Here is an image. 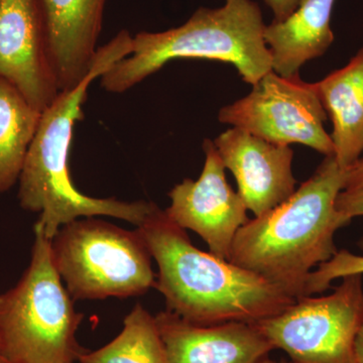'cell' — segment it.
Returning <instances> with one entry per match:
<instances>
[{"mask_svg":"<svg viewBox=\"0 0 363 363\" xmlns=\"http://www.w3.org/2000/svg\"><path fill=\"white\" fill-rule=\"evenodd\" d=\"M133 39L123 30L100 47L89 73L75 87L61 91L40 114L18 180V197L23 209L40 214L35 226L50 240L62 226L84 217H113L140 227L156 206L152 202L90 197L75 188L69 172L74 128L83 118L89 86L130 54Z\"/></svg>","mask_w":363,"mask_h":363,"instance_id":"cell-1","label":"cell"},{"mask_svg":"<svg viewBox=\"0 0 363 363\" xmlns=\"http://www.w3.org/2000/svg\"><path fill=\"white\" fill-rule=\"evenodd\" d=\"M138 231L156 260L155 288L164 296L167 311L186 321L255 323L296 301L255 272L196 247L157 205Z\"/></svg>","mask_w":363,"mask_h":363,"instance_id":"cell-2","label":"cell"},{"mask_svg":"<svg viewBox=\"0 0 363 363\" xmlns=\"http://www.w3.org/2000/svg\"><path fill=\"white\" fill-rule=\"evenodd\" d=\"M346 169L335 157H325L289 199L241 227L230 262L296 300L305 297L313 269L337 252L336 231L351 221L336 206L345 187Z\"/></svg>","mask_w":363,"mask_h":363,"instance_id":"cell-3","label":"cell"},{"mask_svg":"<svg viewBox=\"0 0 363 363\" xmlns=\"http://www.w3.org/2000/svg\"><path fill=\"white\" fill-rule=\"evenodd\" d=\"M264 28L262 9L253 0H226L218 9L200 7L178 28L138 33L130 54L100 77L101 87L111 93L125 92L179 59L230 64L245 83L255 85L272 71Z\"/></svg>","mask_w":363,"mask_h":363,"instance_id":"cell-4","label":"cell"},{"mask_svg":"<svg viewBox=\"0 0 363 363\" xmlns=\"http://www.w3.org/2000/svg\"><path fill=\"white\" fill-rule=\"evenodd\" d=\"M52 262L51 240L35 226L28 269L0 295V351L9 363H79L87 350L76 334L83 314Z\"/></svg>","mask_w":363,"mask_h":363,"instance_id":"cell-5","label":"cell"},{"mask_svg":"<svg viewBox=\"0 0 363 363\" xmlns=\"http://www.w3.org/2000/svg\"><path fill=\"white\" fill-rule=\"evenodd\" d=\"M97 217L72 221L51 240L52 262L72 298L135 297L155 288L152 255L138 229Z\"/></svg>","mask_w":363,"mask_h":363,"instance_id":"cell-6","label":"cell"},{"mask_svg":"<svg viewBox=\"0 0 363 363\" xmlns=\"http://www.w3.org/2000/svg\"><path fill=\"white\" fill-rule=\"evenodd\" d=\"M362 323V276L354 274L343 278L330 295L298 298L253 324L293 362L357 363L355 340Z\"/></svg>","mask_w":363,"mask_h":363,"instance_id":"cell-7","label":"cell"},{"mask_svg":"<svg viewBox=\"0 0 363 363\" xmlns=\"http://www.w3.org/2000/svg\"><path fill=\"white\" fill-rule=\"evenodd\" d=\"M326 111L313 83L300 76L285 78L269 71L247 96L225 105L218 121L279 145L300 143L325 157H334L331 135L325 130Z\"/></svg>","mask_w":363,"mask_h":363,"instance_id":"cell-8","label":"cell"},{"mask_svg":"<svg viewBox=\"0 0 363 363\" xmlns=\"http://www.w3.org/2000/svg\"><path fill=\"white\" fill-rule=\"evenodd\" d=\"M205 164L198 180L184 179L169 193L164 213L184 230L194 231L209 252L230 262L234 238L247 223V207L226 180L225 167L213 140L203 143Z\"/></svg>","mask_w":363,"mask_h":363,"instance_id":"cell-9","label":"cell"},{"mask_svg":"<svg viewBox=\"0 0 363 363\" xmlns=\"http://www.w3.org/2000/svg\"><path fill=\"white\" fill-rule=\"evenodd\" d=\"M0 79L40 112L58 96L37 0H0Z\"/></svg>","mask_w":363,"mask_h":363,"instance_id":"cell-10","label":"cell"},{"mask_svg":"<svg viewBox=\"0 0 363 363\" xmlns=\"http://www.w3.org/2000/svg\"><path fill=\"white\" fill-rule=\"evenodd\" d=\"M213 143L224 167L235 177L238 194L255 217L295 192L297 181L290 145L267 142L238 128L224 131Z\"/></svg>","mask_w":363,"mask_h":363,"instance_id":"cell-11","label":"cell"},{"mask_svg":"<svg viewBox=\"0 0 363 363\" xmlns=\"http://www.w3.org/2000/svg\"><path fill=\"white\" fill-rule=\"evenodd\" d=\"M48 59L59 91L89 73L98 49L106 0H37Z\"/></svg>","mask_w":363,"mask_h":363,"instance_id":"cell-12","label":"cell"},{"mask_svg":"<svg viewBox=\"0 0 363 363\" xmlns=\"http://www.w3.org/2000/svg\"><path fill=\"white\" fill-rule=\"evenodd\" d=\"M156 318L169 363H259L274 350L253 323H191L173 313Z\"/></svg>","mask_w":363,"mask_h":363,"instance_id":"cell-13","label":"cell"},{"mask_svg":"<svg viewBox=\"0 0 363 363\" xmlns=\"http://www.w3.org/2000/svg\"><path fill=\"white\" fill-rule=\"evenodd\" d=\"M334 4L335 0H301L286 20L266 26L264 40L274 73L298 77L307 62L323 56L334 42L330 26Z\"/></svg>","mask_w":363,"mask_h":363,"instance_id":"cell-14","label":"cell"},{"mask_svg":"<svg viewBox=\"0 0 363 363\" xmlns=\"http://www.w3.org/2000/svg\"><path fill=\"white\" fill-rule=\"evenodd\" d=\"M313 84L333 124L334 157L348 169L363 152V47L342 68Z\"/></svg>","mask_w":363,"mask_h":363,"instance_id":"cell-15","label":"cell"},{"mask_svg":"<svg viewBox=\"0 0 363 363\" xmlns=\"http://www.w3.org/2000/svg\"><path fill=\"white\" fill-rule=\"evenodd\" d=\"M40 114L13 85L0 79V196L20 180Z\"/></svg>","mask_w":363,"mask_h":363,"instance_id":"cell-16","label":"cell"},{"mask_svg":"<svg viewBox=\"0 0 363 363\" xmlns=\"http://www.w3.org/2000/svg\"><path fill=\"white\" fill-rule=\"evenodd\" d=\"M79 363H169L156 318L136 304L124 318L123 328L113 340L87 350Z\"/></svg>","mask_w":363,"mask_h":363,"instance_id":"cell-17","label":"cell"},{"mask_svg":"<svg viewBox=\"0 0 363 363\" xmlns=\"http://www.w3.org/2000/svg\"><path fill=\"white\" fill-rule=\"evenodd\" d=\"M363 250V238L358 242ZM354 274H363V255H354L348 250H337L330 259L318 266L306 281L305 297L322 293L330 288L334 279H343Z\"/></svg>","mask_w":363,"mask_h":363,"instance_id":"cell-18","label":"cell"},{"mask_svg":"<svg viewBox=\"0 0 363 363\" xmlns=\"http://www.w3.org/2000/svg\"><path fill=\"white\" fill-rule=\"evenodd\" d=\"M336 206L351 220L363 216V190H343L338 195Z\"/></svg>","mask_w":363,"mask_h":363,"instance_id":"cell-19","label":"cell"},{"mask_svg":"<svg viewBox=\"0 0 363 363\" xmlns=\"http://www.w3.org/2000/svg\"><path fill=\"white\" fill-rule=\"evenodd\" d=\"M274 13V21L286 20L297 9L301 0H264Z\"/></svg>","mask_w":363,"mask_h":363,"instance_id":"cell-20","label":"cell"},{"mask_svg":"<svg viewBox=\"0 0 363 363\" xmlns=\"http://www.w3.org/2000/svg\"><path fill=\"white\" fill-rule=\"evenodd\" d=\"M344 190H363V159L346 169V181Z\"/></svg>","mask_w":363,"mask_h":363,"instance_id":"cell-21","label":"cell"},{"mask_svg":"<svg viewBox=\"0 0 363 363\" xmlns=\"http://www.w3.org/2000/svg\"><path fill=\"white\" fill-rule=\"evenodd\" d=\"M355 357L357 363H363V323L355 340Z\"/></svg>","mask_w":363,"mask_h":363,"instance_id":"cell-22","label":"cell"},{"mask_svg":"<svg viewBox=\"0 0 363 363\" xmlns=\"http://www.w3.org/2000/svg\"><path fill=\"white\" fill-rule=\"evenodd\" d=\"M259 363H295V362H274V360L269 359V358H264V360H262V362H259Z\"/></svg>","mask_w":363,"mask_h":363,"instance_id":"cell-23","label":"cell"},{"mask_svg":"<svg viewBox=\"0 0 363 363\" xmlns=\"http://www.w3.org/2000/svg\"><path fill=\"white\" fill-rule=\"evenodd\" d=\"M0 363H9L7 362L6 358L4 357V354H2L1 351H0Z\"/></svg>","mask_w":363,"mask_h":363,"instance_id":"cell-24","label":"cell"}]
</instances>
